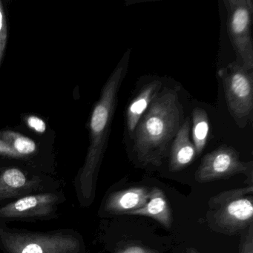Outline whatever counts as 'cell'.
Wrapping results in <instances>:
<instances>
[{
    "label": "cell",
    "mask_w": 253,
    "mask_h": 253,
    "mask_svg": "<svg viewBox=\"0 0 253 253\" xmlns=\"http://www.w3.org/2000/svg\"><path fill=\"white\" fill-rule=\"evenodd\" d=\"M226 10V26L237 60L244 69L253 71V42L252 38V0H223Z\"/></svg>",
    "instance_id": "ba28073f"
},
{
    "label": "cell",
    "mask_w": 253,
    "mask_h": 253,
    "mask_svg": "<svg viewBox=\"0 0 253 253\" xmlns=\"http://www.w3.org/2000/svg\"><path fill=\"white\" fill-rule=\"evenodd\" d=\"M191 119L184 120L174 137L169 151V169L171 172H177L189 165L196 157V151L190 140Z\"/></svg>",
    "instance_id": "30bf717a"
},
{
    "label": "cell",
    "mask_w": 253,
    "mask_h": 253,
    "mask_svg": "<svg viewBox=\"0 0 253 253\" xmlns=\"http://www.w3.org/2000/svg\"><path fill=\"white\" fill-rule=\"evenodd\" d=\"M187 253H198V252H197L196 250H194V249H189Z\"/></svg>",
    "instance_id": "44dd1931"
},
{
    "label": "cell",
    "mask_w": 253,
    "mask_h": 253,
    "mask_svg": "<svg viewBox=\"0 0 253 253\" xmlns=\"http://www.w3.org/2000/svg\"><path fill=\"white\" fill-rule=\"evenodd\" d=\"M8 40V24L2 2L0 1V66L2 65Z\"/></svg>",
    "instance_id": "2e32d148"
},
{
    "label": "cell",
    "mask_w": 253,
    "mask_h": 253,
    "mask_svg": "<svg viewBox=\"0 0 253 253\" xmlns=\"http://www.w3.org/2000/svg\"><path fill=\"white\" fill-rule=\"evenodd\" d=\"M63 189L49 174L23 167H0V207L28 195Z\"/></svg>",
    "instance_id": "8992f818"
},
{
    "label": "cell",
    "mask_w": 253,
    "mask_h": 253,
    "mask_svg": "<svg viewBox=\"0 0 253 253\" xmlns=\"http://www.w3.org/2000/svg\"><path fill=\"white\" fill-rule=\"evenodd\" d=\"M253 185L231 189L209 201L207 222L211 229L228 235L239 233L253 224Z\"/></svg>",
    "instance_id": "277c9868"
},
{
    "label": "cell",
    "mask_w": 253,
    "mask_h": 253,
    "mask_svg": "<svg viewBox=\"0 0 253 253\" xmlns=\"http://www.w3.org/2000/svg\"><path fill=\"white\" fill-rule=\"evenodd\" d=\"M128 214L152 217L167 229H170L172 225L171 208L165 194L159 188H153L150 190L149 200L142 208Z\"/></svg>",
    "instance_id": "4fadbf2b"
},
{
    "label": "cell",
    "mask_w": 253,
    "mask_h": 253,
    "mask_svg": "<svg viewBox=\"0 0 253 253\" xmlns=\"http://www.w3.org/2000/svg\"><path fill=\"white\" fill-rule=\"evenodd\" d=\"M149 192L144 186H135L113 192L105 201L103 211L110 214H128L147 203Z\"/></svg>",
    "instance_id": "8fae6325"
},
{
    "label": "cell",
    "mask_w": 253,
    "mask_h": 253,
    "mask_svg": "<svg viewBox=\"0 0 253 253\" xmlns=\"http://www.w3.org/2000/svg\"><path fill=\"white\" fill-rule=\"evenodd\" d=\"M183 108L178 88L164 87L139 121L134 134L133 151L144 166L160 167L183 124Z\"/></svg>",
    "instance_id": "7a4b0ae2"
},
{
    "label": "cell",
    "mask_w": 253,
    "mask_h": 253,
    "mask_svg": "<svg viewBox=\"0 0 253 253\" xmlns=\"http://www.w3.org/2000/svg\"><path fill=\"white\" fill-rule=\"evenodd\" d=\"M2 253H86L82 235L72 229L35 232L0 223Z\"/></svg>",
    "instance_id": "3957f363"
},
{
    "label": "cell",
    "mask_w": 253,
    "mask_h": 253,
    "mask_svg": "<svg viewBox=\"0 0 253 253\" xmlns=\"http://www.w3.org/2000/svg\"><path fill=\"white\" fill-rule=\"evenodd\" d=\"M240 253H253V225L248 228V232L246 233L243 239L242 245Z\"/></svg>",
    "instance_id": "e0dca14e"
},
{
    "label": "cell",
    "mask_w": 253,
    "mask_h": 253,
    "mask_svg": "<svg viewBox=\"0 0 253 253\" xmlns=\"http://www.w3.org/2000/svg\"><path fill=\"white\" fill-rule=\"evenodd\" d=\"M164 88L162 81L155 79L142 87L137 95L128 103L126 112V125L131 136L148 108Z\"/></svg>",
    "instance_id": "7c38bea8"
},
{
    "label": "cell",
    "mask_w": 253,
    "mask_h": 253,
    "mask_svg": "<svg viewBox=\"0 0 253 253\" xmlns=\"http://www.w3.org/2000/svg\"><path fill=\"white\" fill-rule=\"evenodd\" d=\"M66 200L63 189L23 197L0 207V223L46 221L57 218L59 207Z\"/></svg>",
    "instance_id": "52a82bcc"
},
{
    "label": "cell",
    "mask_w": 253,
    "mask_h": 253,
    "mask_svg": "<svg viewBox=\"0 0 253 253\" xmlns=\"http://www.w3.org/2000/svg\"><path fill=\"white\" fill-rule=\"evenodd\" d=\"M0 157L14 161H19L17 153L3 139H0Z\"/></svg>",
    "instance_id": "ac0fdd59"
},
{
    "label": "cell",
    "mask_w": 253,
    "mask_h": 253,
    "mask_svg": "<svg viewBox=\"0 0 253 253\" xmlns=\"http://www.w3.org/2000/svg\"><path fill=\"white\" fill-rule=\"evenodd\" d=\"M217 75L222 82L226 106L240 128L253 121V71L244 69L237 61L220 68Z\"/></svg>",
    "instance_id": "5b68a950"
},
{
    "label": "cell",
    "mask_w": 253,
    "mask_h": 253,
    "mask_svg": "<svg viewBox=\"0 0 253 253\" xmlns=\"http://www.w3.org/2000/svg\"><path fill=\"white\" fill-rule=\"evenodd\" d=\"M130 50L124 54L102 89L90 120V144L84 166L74 182L80 205H91L95 196L97 173L107 146L118 93L128 72Z\"/></svg>",
    "instance_id": "6da1fadb"
},
{
    "label": "cell",
    "mask_w": 253,
    "mask_h": 253,
    "mask_svg": "<svg viewBox=\"0 0 253 253\" xmlns=\"http://www.w3.org/2000/svg\"><path fill=\"white\" fill-rule=\"evenodd\" d=\"M118 253H158V251L134 244V245L126 246L124 248L121 249Z\"/></svg>",
    "instance_id": "ffe728a7"
},
{
    "label": "cell",
    "mask_w": 253,
    "mask_h": 253,
    "mask_svg": "<svg viewBox=\"0 0 253 253\" xmlns=\"http://www.w3.org/2000/svg\"><path fill=\"white\" fill-rule=\"evenodd\" d=\"M28 126L38 133L45 132L46 131V124L45 121L36 116H31L27 120Z\"/></svg>",
    "instance_id": "d6986e66"
},
{
    "label": "cell",
    "mask_w": 253,
    "mask_h": 253,
    "mask_svg": "<svg viewBox=\"0 0 253 253\" xmlns=\"http://www.w3.org/2000/svg\"><path fill=\"white\" fill-rule=\"evenodd\" d=\"M253 163L244 162L233 147L221 146L203 158L195 173V180L204 183L244 174L253 180Z\"/></svg>",
    "instance_id": "9c48e42d"
},
{
    "label": "cell",
    "mask_w": 253,
    "mask_h": 253,
    "mask_svg": "<svg viewBox=\"0 0 253 253\" xmlns=\"http://www.w3.org/2000/svg\"><path fill=\"white\" fill-rule=\"evenodd\" d=\"M192 139L196 156L201 155L207 145L210 133V121L207 112L201 108H195L192 112Z\"/></svg>",
    "instance_id": "5bb4252c"
},
{
    "label": "cell",
    "mask_w": 253,
    "mask_h": 253,
    "mask_svg": "<svg viewBox=\"0 0 253 253\" xmlns=\"http://www.w3.org/2000/svg\"><path fill=\"white\" fill-rule=\"evenodd\" d=\"M0 135L17 153L19 161L33 158L38 152V145L26 136L10 131H3Z\"/></svg>",
    "instance_id": "9a60e30c"
}]
</instances>
